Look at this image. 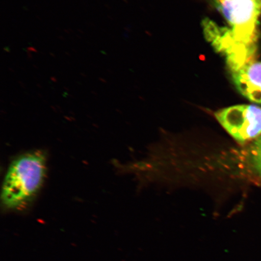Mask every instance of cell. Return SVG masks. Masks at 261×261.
<instances>
[{"mask_svg": "<svg viewBox=\"0 0 261 261\" xmlns=\"http://www.w3.org/2000/svg\"><path fill=\"white\" fill-rule=\"evenodd\" d=\"M223 16L219 25L207 19L203 21L205 38L226 58L231 72L256 60L259 40L260 0H213Z\"/></svg>", "mask_w": 261, "mask_h": 261, "instance_id": "1", "label": "cell"}, {"mask_svg": "<svg viewBox=\"0 0 261 261\" xmlns=\"http://www.w3.org/2000/svg\"><path fill=\"white\" fill-rule=\"evenodd\" d=\"M45 173V158L39 151L28 153L13 161L6 173L2 201L8 210H18L38 193Z\"/></svg>", "mask_w": 261, "mask_h": 261, "instance_id": "2", "label": "cell"}, {"mask_svg": "<svg viewBox=\"0 0 261 261\" xmlns=\"http://www.w3.org/2000/svg\"><path fill=\"white\" fill-rule=\"evenodd\" d=\"M215 117L228 133L240 143L255 140L261 135V107L234 106L218 111Z\"/></svg>", "mask_w": 261, "mask_h": 261, "instance_id": "3", "label": "cell"}, {"mask_svg": "<svg viewBox=\"0 0 261 261\" xmlns=\"http://www.w3.org/2000/svg\"><path fill=\"white\" fill-rule=\"evenodd\" d=\"M231 74L238 91L251 102L261 105V62L254 60Z\"/></svg>", "mask_w": 261, "mask_h": 261, "instance_id": "4", "label": "cell"}, {"mask_svg": "<svg viewBox=\"0 0 261 261\" xmlns=\"http://www.w3.org/2000/svg\"><path fill=\"white\" fill-rule=\"evenodd\" d=\"M248 154L250 166L254 174L261 180V135L253 140Z\"/></svg>", "mask_w": 261, "mask_h": 261, "instance_id": "5", "label": "cell"}, {"mask_svg": "<svg viewBox=\"0 0 261 261\" xmlns=\"http://www.w3.org/2000/svg\"><path fill=\"white\" fill-rule=\"evenodd\" d=\"M260 2H261V0H260Z\"/></svg>", "mask_w": 261, "mask_h": 261, "instance_id": "6", "label": "cell"}]
</instances>
